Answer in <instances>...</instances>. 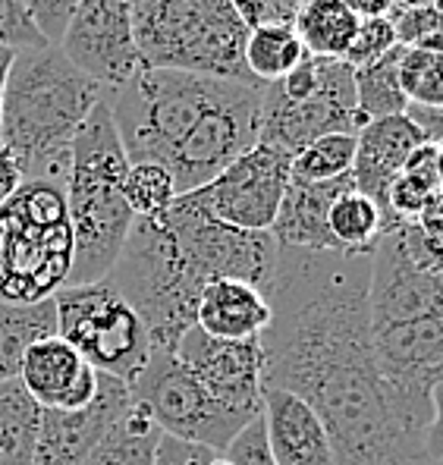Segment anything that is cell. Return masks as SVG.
<instances>
[{"mask_svg": "<svg viewBox=\"0 0 443 465\" xmlns=\"http://www.w3.org/2000/svg\"><path fill=\"white\" fill-rule=\"evenodd\" d=\"M371 255L281 245L258 337L264 387L305 400L327 428L337 465H431L425 437L384 381L371 340Z\"/></svg>", "mask_w": 443, "mask_h": 465, "instance_id": "6da1fadb", "label": "cell"}, {"mask_svg": "<svg viewBox=\"0 0 443 465\" xmlns=\"http://www.w3.org/2000/svg\"><path fill=\"white\" fill-rule=\"evenodd\" d=\"M261 88L145 66L104 101L129 163H161L189 195L258 142Z\"/></svg>", "mask_w": 443, "mask_h": 465, "instance_id": "7a4b0ae2", "label": "cell"}, {"mask_svg": "<svg viewBox=\"0 0 443 465\" xmlns=\"http://www.w3.org/2000/svg\"><path fill=\"white\" fill-rule=\"evenodd\" d=\"M368 312L380 374L409 419L428 430L431 393L443 384V271L415 268L399 230L371 255Z\"/></svg>", "mask_w": 443, "mask_h": 465, "instance_id": "3957f363", "label": "cell"}, {"mask_svg": "<svg viewBox=\"0 0 443 465\" xmlns=\"http://www.w3.org/2000/svg\"><path fill=\"white\" fill-rule=\"evenodd\" d=\"M98 101H104V88L82 76L57 45L13 57L0 107V148L13 154L23 180L64 186L73 139Z\"/></svg>", "mask_w": 443, "mask_h": 465, "instance_id": "277c9868", "label": "cell"}, {"mask_svg": "<svg viewBox=\"0 0 443 465\" xmlns=\"http://www.w3.org/2000/svg\"><path fill=\"white\" fill-rule=\"evenodd\" d=\"M126 170L129 157L113 114L107 101H98V107L85 116L73 139L70 173L64 183L73 242H76L66 286L98 283L117 264L123 242L135 223V214L123 198Z\"/></svg>", "mask_w": 443, "mask_h": 465, "instance_id": "5b68a950", "label": "cell"}, {"mask_svg": "<svg viewBox=\"0 0 443 465\" xmlns=\"http://www.w3.org/2000/svg\"><path fill=\"white\" fill-rule=\"evenodd\" d=\"M73 223L64 186L23 180L0 204V302L35 305L54 299L70 280Z\"/></svg>", "mask_w": 443, "mask_h": 465, "instance_id": "8992f818", "label": "cell"}, {"mask_svg": "<svg viewBox=\"0 0 443 465\" xmlns=\"http://www.w3.org/2000/svg\"><path fill=\"white\" fill-rule=\"evenodd\" d=\"M133 32L145 66L258 85L245 70L249 25L230 0H148Z\"/></svg>", "mask_w": 443, "mask_h": 465, "instance_id": "52a82bcc", "label": "cell"}, {"mask_svg": "<svg viewBox=\"0 0 443 465\" xmlns=\"http://www.w3.org/2000/svg\"><path fill=\"white\" fill-rule=\"evenodd\" d=\"M107 283L139 312L154 349L173 352L195 327V305L204 283L192 273L161 217H135Z\"/></svg>", "mask_w": 443, "mask_h": 465, "instance_id": "ba28073f", "label": "cell"}, {"mask_svg": "<svg viewBox=\"0 0 443 465\" xmlns=\"http://www.w3.org/2000/svg\"><path fill=\"white\" fill-rule=\"evenodd\" d=\"M57 337L70 343L94 371L133 384L152 355V337L139 312L107 280L64 286L54 292Z\"/></svg>", "mask_w": 443, "mask_h": 465, "instance_id": "9c48e42d", "label": "cell"}, {"mask_svg": "<svg viewBox=\"0 0 443 465\" xmlns=\"http://www.w3.org/2000/svg\"><path fill=\"white\" fill-rule=\"evenodd\" d=\"M158 217L167 227L182 262L192 268L204 286L211 280H245L264 292V286L271 283L277 252H281L271 232L236 230L217 221L214 214L204 211L195 193L176 195L173 204Z\"/></svg>", "mask_w": 443, "mask_h": 465, "instance_id": "30bf717a", "label": "cell"}, {"mask_svg": "<svg viewBox=\"0 0 443 465\" xmlns=\"http://www.w3.org/2000/svg\"><path fill=\"white\" fill-rule=\"evenodd\" d=\"M129 390L163 434L199 443L214 453H223L233 443V437L251 421L217 402L199 384V378L176 359V352H167V349H152L145 368Z\"/></svg>", "mask_w": 443, "mask_h": 465, "instance_id": "8fae6325", "label": "cell"}, {"mask_svg": "<svg viewBox=\"0 0 443 465\" xmlns=\"http://www.w3.org/2000/svg\"><path fill=\"white\" fill-rule=\"evenodd\" d=\"M365 126L356 104L352 66L343 60L321 57V82L302 101H290L271 82L261 88V114H258V145H268L296 157L309 142L330 133L356 135Z\"/></svg>", "mask_w": 443, "mask_h": 465, "instance_id": "7c38bea8", "label": "cell"}, {"mask_svg": "<svg viewBox=\"0 0 443 465\" xmlns=\"http://www.w3.org/2000/svg\"><path fill=\"white\" fill-rule=\"evenodd\" d=\"M290 163L292 157L255 142L227 170H221L208 186L195 189V198L204 204L208 214H214L217 221L230 223V227L271 232L286 186H290Z\"/></svg>", "mask_w": 443, "mask_h": 465, "instance_id": "4fadbf2b", "label": "cell"}, {"mask_svg": "<svg viewBox=\"0 0 443 465\" xmlns=\"http://www.w3.org/2000/svg\"><path fill=\"white\" fill-rule=\"evenodd\" d=\"M57 47L82 76L98 82L104 92L126 85L145 70L135 47L133 10L123 0H82Z\"/></svg>", "mask_w": 443, "mask_h": 465, "instance_id": "5bb4252c", "label": "cell"}, {"mask_svg": "<svg viewBox=\"0 0 443 465\" xmlns=\"http://www.w3.org/2000/svg\"><path fill=\"white\" fill-rule=\"evenodd\" d=\"M173 352L217 402H223L245 419L261 415L264 355L258 340H245V343L214 340L199 327H192L182 333Z\"/></svg>", "mask_w": 443, "mask_h": 465, "instance_id": "9a60e30c", "label": "cell"}, {"mask_svg": "<svg viewBox=\"0 0 443 465\" xmlns=\"http://www.w3.org/2000/svg\"><path fill=\"white\" fill-rule=\"evenodd\" d=\"M129 402V384L98 371V393L85 409H41L35 465H82Z\"/></svg>", "mask_w": 443, "mask_h": 465, "instance_id": "2e32d148", "label": "cell"}, {"mask_svg": "<svg viewBox=\"0 0 443 465\" xmlns=\"http://www.w3.org/2000/svg\"><path fill=\"white\" fill-rule=\"evenodd\" d=\"M19 384L38 409H85L98 393V371L70 343L54 333L25 349L19 361Z\"/></svg>", "mask_w": 443, "mask_h": 465, "instance_id": "e0dca14e", "label": "cell"}, {"mask_svg": "<svg viewBox=\"0 0 443 465\" xmlns=\"http://www.w3.org/2000/svg\"><path fill=\"white\" fill-rule=\"evenodd\" d=\"M261 421L277 465H337L327 428L315 409L281 387L261 390Z\"/></svg>", "mask_w": 443, "mask_h": 465, "instance_id": "ac0fdd59", "label": "cell"}, {"mask_svg": "<svg viewBox=\"0 0 443 465\" xmlns=\"http://www.w3.org/2000/svg\"><path fill=\"white\" fill-rule=\"evenodd\" d=\"M428 135L406 114L384 116L365 123L356 133V157H352V183L362 195L371 198L384 214V195L393 176L403 170L409 154L425 145ZM387 236V232H384Z\"/></svg>", "mask_w": 443, "mask_h": 465, "instance_id": "d6986e66", "label": "cell"}, {"mask_svg": "<svg viewBox=\"0 0 443 465\" xmlns=\"http://www.w3.org/2000/svg\"><path fill=\"white\" fill-rule=\"evenodd\" d=\"M346 189H356L352 173L327 183L290 180L281 211H277V221L271 227V236L277 239V245L305 252H340L330 230H327V211H330L333 198L343 195Z\"/></svg>", "mask_w": 443, "mask_h": 465, "instance_id": "ffe728a7", "label": "cell"}, {"mask_svg": "<svg viewBox=\"0 0 443 465\" xmlns=\"http://www.w3.org/2000/svg\"><path fill=\"white\" fill-rule=\"evenodd\" d=\"M271 324V305L245 280H211L195 305V327L214 340H258Z\"/></svg>", "mask_w": 443, "mask_h": 465, "instance_id": "44dd1931", "label": "cell"}, {"mask_svg": "<svg viewBox=\"0 0 443 465\" xmlns=\"http://www.w3.org/2000/svg\"><path fill=\"white\" fill-rule=\"evenodd\" d=\"M438 145L425 142L403 163L384 195V232H397L425 211V204L443 189L438 170Z\"/></svg>", "mask_w": 443, "mask_h": 465, "instance_id": "7402d4cb", "label": "cell"}, {"mask_svg": "<svg viewBox=\"0 0 443 465\" xmlns=\"http://www.w3.org/2000/svg\"><path fill=\"white\" fill-rule=\"evenodd\" d=\"M163 430L154 425L152 415L139 406L129 402V409L104 430L94 450L85 456L82 465H152L158 453Z\"/></svg>", "mask_w": 443, "mask_h": 465, "instance_id": "603a6c76", "label": "cell"}, {"mask_svg": "<svg viewBox=\"0 0 443 465\" xmlns=\"http://www.w3.org/2000/svg\"><path fill=\"white\" fill-rule=\"evenodd\" d=\"M292 29L311 57L343 60L359 32V16L343 0H305Z\"/></svg>", "mask_w": 443, "mask_h": 465, "instance_id": "cb8c5ba5", "label": "cell"}, {"mask_svg": "<svg viewBox=\"0 0 443 465\" xmlns=\"http://www.w3.org/2000/svg\"><path fill=\"white\" fill-rule=\"evenodd\" d=\"M41 409L19 378L0 381V465H35Z\"/></svg>", "mask_w": 443, "mask_h": 465, "instance_id": "d4e9b609", "label": "cell"}, {"mask_svg": "<svg viewBox=\"0 0 443 465\" xmlns=\"http://www.w3.org/2000/svg\"><path fill=\"white\" fill-rule=\"evenodd\" d=\"M57 333L54 299L35 305L0 302V381H13L19 374L25 349L44 337Z\"/></svg>", "mask_w": 443, "mask_h": 465, "instance_id": "484cf974", "label": "cell"}, {"mask_svg": "<svg viewBox=\"0 0 443 465\" xmlns=\"http://www.w3.org/2000/svg\"><path fill=\"white\" fill-rule=\"evenodd\" d=\"M327 230L340 252L374 255L378 242L384 239V214L359 189H346L343 195L333 198L330 211H327Z\"/></svg>", "mask_w": 443, "mask_h": 465, "instance_id": "4316f807", "label": "cell"}, {"mask_svg": "<svg viewBox=\"0 0 443 465\" xmlns=\"http://www.w3.org/2000/svg\"><path fill=\"white\" fill-rule=\"evenodd\" d=\"M305 57L309 51L292 25H264V29H251L245 38V70L258 85L281 82Z\"/></svg>", "mask_w": 443, "mask_h": 465, "instance_id": "83f0119b", "label": "cell"}, {"mask_svg": "<svg viewBox=\"0 0 443 465\" xmlns=\"http://www.w3.org/2000/svg\"><path fill=\"white\" fill-rule=\"evenodd\" d=\"M403 45H397L390 54L368 66L352 70V82H356V104L365 123L384 120V116L406 114L409 101L399 88V60H403Z\"/></svg>", "mask_w": 443, "mask_h": 465, "instance_id": "f1b7e54d", "label": "cell"}, {"mask_svg": "<svg viewBox=\"0 0 443 465\" xmlns=\"http://www.w3.org/2000/svg\"><path fill=\"white\" fill-rule=\"evenodd\" d=\"M352 157H356V135L330 133L309 142L290 163V180L299 183H327L352 173Z\"/></svg>", "mask_w": 443, "mask_h": 465, "instance_id": "f546056e", "label": "cell"}, {"mask_svg": "<svg viewBox=\"0 0 443 465\" xmlns=\"http://www.w3.org/2000/svg\"><path fill=\"white\" fill-rule=\"evenodd\" d=\"M399 88L409 104L443 111V51L406 47L399 60Z\"/></svg>", "mask_w": 443, "mask_h": 465, "instance_id": "4dcf8cb0", "label": "cell"}, {"mask_svg": "<svg viewBox=\"0 0 443 465\" xmlns=\"http://www.w3.org/2000/svg\"><path fill=\"white\" fill-rule=\"evenodd\" d=\"M123 198L135 217H158L173 204V176L161 163H129L123 180Z\"/></svg>", "mask_w": 443, "mask_h": 465, "instance_id": "1f68e13d", "label": "cell"}, {"mask_svg": "<svg viewBox=\"0 0 443 465\" xmlns=\"http://www.w3.org/2000/svg\"><path fill=\"white\" fill-rule=\"evenodd\" d=\"M390 25L397 32V41L403 47H431L443 51V0H434L421 10H399L393 6Z\"/></svg>", "mask_w": 443, "mask_h": 465, "instance_id": "d6a6232c", "label": "cell"}, {"mask_svg": "<svg viewBox=\"0 0 443 465\" xmlns=\"http://www.w3.org/2000/svg\"><path fill=\"white\" fill-rule=\"evenodd\" d=\"M397 45L399 41H397V32H393L390 19H362L349 51H346L343 64H349L352 70H359V66H368V64H374V60L384 57V54H390Z\"/></svg>", "mask_w": 443, "mask_h": 465, "instance_id": "836d02e7", "label": "cell"}, {"mask_svg": "<svg viewBox=\"0 0 443 465\" xmlns=\"http://www.w3.org/2000/svg\"><path fill=\"white\" fill-rule=\"evenodd\" d=\"M0 45L10 47L13 54L47 47V38L32 23L23 0H0Z\"/></svg>", "mask_w": 443, "mask_h": 465, "instance_id": "e575fe53", "label": "cell"}, {"mask_svg": "<svg viewBox=\"0 0 443 465\" xmlns=\"http://www.w3.org/2000/svg\"><path fill=\"white\" fill-rule=\"evenodd\" d=\"M230 4L251 32L264 25H292L305 0H230Z\"/></svg>", "mask_w": 443, "mask_h": 465, "instance_id": "d590c367", "label": "cell"}, {"mask_svg": "<svg viewBox=\"0 0 443 465\" xmlns=\"http://www.w3.org/2000/svg\"><path fill=\"white\" fill-rule=\"evenodd\" d=\"M223 456H227L233 465H277L274 460H271L261 415H258V419H251L249 425H245L240 434L233 437V443L223 450Z\"/></svg>", "mask_w": 443, "mask_h": 465, "instance_id": "8d00e7d4", "label": "cell"}, {"mask_svg": "<svg viewBox=\"0 0 443 465\" xmlns=\"http://www.w3.org/2000/svg\"><path fill=\"white\" fill-rule=\"evenodd\" d=\"M23 4L29 10L32 23L38 25V32L47 38V45H57L82 0H23Z\"/></svg>", "mask_w": 443, "mask_h": 465, "instance_id": "74e56055", "label": "cell"}, {"mask_svg": "<svg viewBox=\"0 0 443 465\" xmlns=\"http://www.w3.org/2000/svg\"><path fill=\"white\" fill-rule=\"evenodd\" d=\"M214 456H217L214 450L199 447V443H189V440H180V437L163 434L152 465H208L211 460H214Z\"/></svg>", "mask_w": 443, "mask_h": 465, "instance_id": "f35d334b", "label": "cell"}, {"mask_svg": "<svg viewBox=\"0 0 443 465\" xmlns=\"http://www.w3.org/2000/svg\"><path fill=\"white\" fill-rule=\"evenodd\" d=\"M415 230L425 239H431V242H443V189L425 204V211L415 217Z\"/></svg>", "mask_w": 443, "mask_h": 465, "instance_id": "ab89813d", "label": "cell"}, {"mask_svg": "<svg viewBox=\"0 0 443 465\" xmlns=\"http://www.w3.org/2000/svg\"><path fill=\"white\" fill-rule=\"evenodd\" d=\"M434 400V419H431V428H428V437H425V447H428V460H443V384L434 387L431 393Z\"/></svg>", "mask_w": 443, "mask_h": 465, "instance_id": "60d3db41", "label": "cell"}, {"mask_svg": "<svg viewBox=\"0 0 443 465\" xmlns=\"http://www.w3.org/2000/svg\"><path fill=\"white\" fill-rule=\"evenodd\" d=\"M23 186V173H19L16 161L6 148H0V204L6 202L16 189Z\"/></svg>", "mask_w": 443, "mask_h": 465, "instance_id": "b9f144b4", "label": "cell"}, {"mask_svg": "<svg viewBox=\"0 0 443 465\" xmlns=\"http://www.w3.org/2000/svg\"><path fill=\"white\" fill-rule=\"evenodd\" d=\"M343 4L362 23V19H387L393 13V6H397V0H343Z\"/></svg>", "mask_w": 443, "mask_h": 465, "instance_id": "7bdbcfd3", "label": "cell"}, {"mask_svg": "<svg viewBox=\"0 0 443 465\" xmlns=\"http://www.w3.org/2000/svg\"><path fill=\"white\" fill-rule=\"evenodd\" d=\"M16 54L10 51V47L0 45V107H4V88H6V73H10V64Z\"/></svg>", "mask_w": 443, "mask_h": 465, "instance_id": "ee69618b", "label": "cell"}, {"mask_svg": "<svg viewBox=\"0 0 443 465\" xmlns=\"http://www.w3.org/2000/svg\"><path fill=\"white\" fill-rule=\"evenodd\" d=\"M434 0H397L399 10H421V6H431Z\"/></svg>", "mask_w": 443, "mask_h": 465, "instance_id": "f6af8a7d", "label": "cell"}, {"mask_svg": "<svg viewBox=\"0 0 443 465\" xmlns=\"http://www.w3.org/2000/svg\"><path fill=\"white\" fill-rule=\"evenodd\" d=\"M208 465H233V462H230V460H227V456H223V453H217L214 460H211Z\"/></svg>", "mask_w": 443, "mask_h": 465, "instance_id": "bcb514c9", "label": "cell"}, {"mask_svg": "<svg viewBox=\"0 0 443 465\" xmlns=\"http://www.w3.org/2000/svg\"><path fill=\"white\" fill-rule=\"evenodd\" d=\"M123 4H126L129 10H139V6H142V4H148V0H123Z\"/></svg>", "mask_w": 443, "mask_h": 465, "instance_id": "7dc6e473", "label": "cell"}, {"mask_svg": "<svg viewBox=\"0 0 443 465\" xmlns=\"http://www.w3.org/2000/svg\"><path fill=\"white\" fill-rule=\"evenodd\" d=\"M440 152H438V170H440V183H443V145H438Z\"/></svg>", "mask_w": 443, "mask_h": 465, "instance_id": "c3c4849f", "label": "cell"}, {"mask_svg": "<svg viewBox=\"0 0 443 465\" xmlns=\"http://www.w3.org/2000/svg\"><path fill=\"white\" fill-rule=\"evenodd\" d=\"M431 465H443V460H434V462H431Z\"/></svg>", "mask_w": 443, "mask_h": 465, "instance_id": "681fc988", "label": "cell"}]
</instances>
